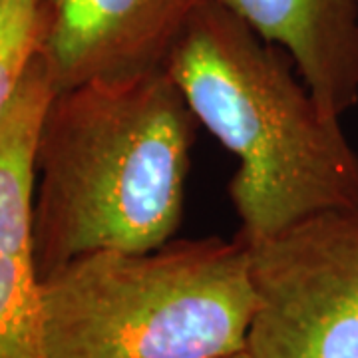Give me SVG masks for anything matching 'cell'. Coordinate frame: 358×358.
<instances>
[{
  "label": "cell",
  "instance_id": "1",
  "mask_svg": "<svg viewBox=\"0 0 358 358\" xmlns=\"http://www.w3.org/2000/svg\"><path fill=\"white\" fill-rule=\"evenodd\" d=\"M197 126L166 68L54 94L34 155L40 279L92 251H152L171 241Z\"/></svg>",
  "mask_w": 358,
  "mask_h": 358
},
{
  "label": "cell",
  "instance_id": "2",
  "mask_svg": "<svg viewBox=\"0 0 358 358\" xmlns=\"http://www.w3.org/2000/svg\"><path fill=\"white\" fill-rule=\"evenodd\" d=\"M166 70L199 126L239 166L227 193L249 245L305 219L358 209V152L289 52L217 0L195 13Z\"/></svg>",
  "mask_w": 358,
  "mask_h": 358
},
{
  "label": "cell",
  "instance_id": "3",
  "mask_svg": "<svg viewBox=\"0 0 358 358\" xmlns=\"http://www.w3.org/2000/svg\"><path fill=\"white\" fill-rule=\"evenodd\" d=\"M255 308L239 235L92 251L42 279L48 358L229 357L247 350Z\"/></svg>",
  "mask_w": 358,
  "mask_h": 358
},
{
  "label": "cell",
  "instance_id": "4",
  "mask_svg": "<svg viewBox=\"0 0 358 358\" xmlns=\"http://www.w3.org/2000/svg\"><path fill=\"white\" fill-rule=\"evenodd\" d=\"M251 247V358H358V209L305 219Z\"/></svg>",
  "mask_w": 358,
  "mask_h": 358
},
{
  "label": "cell",
  "instance_id": "5",
  "mask_svg": "<svg viewBox=\"0 0 358 358\" xmlns=\"http://www.w3.org/2000/svg\"><path fill=\"white\" fill-rule=\"evenodd\" d=\"M207 0H40L36 54L54 94L164 70Z\"/></svg>",
  "mask_w": 358,
  "mask_h": 358
},
{
  "label": "cell",
  "instance_id": "6",
  "mask_svg": "<svg viewBox=\"0 0 358 358\" xmlns=\"http://www.w3.org/2000/svg\"><path fill=\"white\" fill-rule=\"evenodd\" d=\"M54 90L34 52L0 115V358H48L34 259L36 141Z\"/></svg>",
  "mask_w": 358,
  "mask_h": 358
},
{
  "label": "cell",
  "instance_id": "7",
  "mask_svg": "<svg viewBox=\"0 0 358 358\" xmlns=\"http://www.w3.org/2000/svg\"><path fill=\"white\" fill-rule=\"evenodd\" d=\"M289 52L299 76L333 117L358 103V0H217Z\"/></svg>",
  "mask_w": 358,
  "mask_h": 358
},
{
  "label": "cell",
  "instance_id": "8",
  "mask_svg": "<svg viewBox=\"0 0 358 358\" xmlns=\"http://www.w3.org/2000/svg\"><path fill=\"white\" fill-rule=\"evenodd\" d=\"M40 0H0V115L36 52Z\"/></svg>",
  "mask_w": 358,
  "mask_h": 358
},
{
  "label": "cell",
  "instance_id": "9",
  "mask_svg": "<svg viewBox=\"0 0 358 358\" xmlns=\"http://www.w3.org/2000/svg\"><path fill=\"white\" fill-rule=\"evenodd\" d=\"M221 358H251V355H249V350H243V352H237V355H229V357Z\"/></svg>",
  "mask_w": 358,
  "mask_h": 358
}]
</instances>
